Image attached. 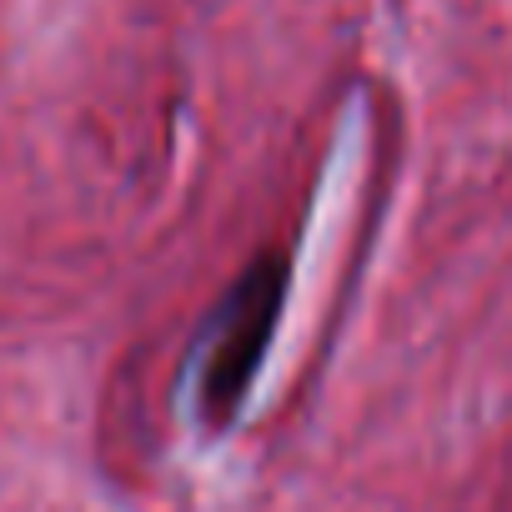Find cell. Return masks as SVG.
<instances>
[{
	"mask_svg": "<svg viewBox=\"0 0 512 512\" xmlns=\"http://www.w3.org/2000/svg\"><path fill=\"white\" fill-rule=\"evenodd\" d=\"M287 282H292V262L282 251H262L226 292L221 317L206 342L201 377H196V412L206 427H226L241 417L251 382L272 352V337L287 307Z\"/></svg>",
	"mask_w": 512,
	"mask_h": 512,
	"instance_id": "6da1fadb",
	"label": "cell"
}]
</instances>
